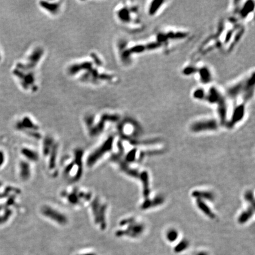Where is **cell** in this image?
<instances>
[{"instance_id":"19","label":"cell","mask_w":255,"mask_h":255,"mask_svg":"<svg viewBox=\"0 0 255 255\" xmlns=\"http://www.w3.org/2000/svg\"><path fill=\"white\" fill-rule=\"evenodd\" d=\"M168 1H151L147 7V14L150 17L156 16L166 5Z\"/></svg>"},{"instance_id":"30","label":"cell","mask_w":255,"mask_h":255,"mask_svg":"<svg viewBox=\"0 0 255 255\" xmlns=\"http://www.w3.org/2000/svg\"><path fill=\"white\" fill-rule=\"evenodd\" d=\"M4 154L2 152H0V166L2 165V164L4 162Z\"/></svg>"},{"instance_id":"20","label":"cell","mask_w":255,"mask_h":255,"mask_svg":"<svg viewBox=\"0 0 255 255\" xmlns=\"http://www.w3.org/2000/svg\"><path fill=\"white\" fill-rule=\"evenodd\" d=\"M164 202V198L162 196H157L152 199L149 198L145 199L141 205L142 210H148L162 204Z\"/></svg>"},{"instance_id":"11","label":"cell","mask_w":255,"mask_h":255,"mask_svg":"<svg viewBox=\"0 0 255 255\" xmlns=\"http://www.w3.org/2000/svg\"><path fill=\"white\" fill-rule=\"evenodd\" d=\"M119 227H126L124 229H119L116 232L117 237L128 236L132 238H137L141 235L144 230V226L142 223H137L134 217L125 218L121 220L119 224Z\"/></svg>"},{"instance_id":"32","label":"cell","mask_w":255,"mask_h":255,"mask_svg":"<svg viewBox=\"0 0 255 255\" xmlns=\"http://www.w3.org/2000/svg\"><path fill=\"white\" fill-rule=\"evenodd\" d=\"M196 255H208V254L205 251H200L198 253H197Z\"/></svg>"},{"instance_id":"23","label":"cell","mask_w":255,"mask_h":255,"mask_svg":"<svg viewBox=\"0 0 255 255\" xmlns=\"http://www.w3.org/2000/svg\"><path fill=\"white\" fill-rule=\"evenodd\" d=\"M141 182L142 183V193L144 197L146 198H149L150 194V189H149V175L147 171H143L140 174V177Z\"/></svg>"},{"instance_id":"3","label":"cell","mask_w":255,"mask_h":255,"mask_svg":"<svg viewBox=\"0 0 255 255\" xmlns=\"http://www.w3.org/2000/svg\"><path fill=\"white\" fill-rule=\"evenodd\" d=\"M85 155L81 148H75L62 162V174L72 184L80 181L83 176Z\"/></svg>"},{"instance_id":"25","label":"cell","mask_w":255,"mask_h":255,"mask_svg":"<svg viewBox=\"0 0 255 255\" xmlns=\"http://www.w3.org/2000/svg\"><path fill=\"white\" fill-rule=\"evenodd\" d=\"M206 90L203 88H197L195 89L193 93L192 96L194 99L199 101H203L205 98Z\"/></svg>"},{"instance_id":"31","label":"cell","mask_w":255,"mask_h":255,"mask_svg":"<svg viewBox=\"0 0 255 255\" xmlns=\"http://www.w3.org/2000/svg\"><path fill=\"white\" fill-rule=\"evenodd\" d=\"M77 255H96L95 253H91V252H89V253H82V254H77Z\"/></svg>"},{"instance_id":"5","label":"cell","mask_w":255,"mask_h":255,"mask_svg":"<svg viewBox=\"0 0 255 255\" xmlns=\"http://www.w3.org/2000/svg\"><path fill=\"white\" fill-rule=\"evenodd\" d=\"M114 16L120 24L130 30L142 28L138 6L132 2L123 1L118 4L114 10Z\"/></svg>"},{"instance_id":"9","label":"cell","mask_w":255,"mask_h":255,"mask_svg":"<svg viewBox=\"0 0 255 255\" xmlns=\"http://www.w3.org/2000/svg\"><path fill=\"white\" fill-rule=\"evenodd\" d=\"M39 213L42 218L58 226H66L69 222L65 212L53 204H42L39 208Z\"/></svg>"},{"instance_id":"6","label":"cell","mask_w":255,"mask_h":255,"mask_svg":"<svg viewBox=\"0 0 255 255\" xmlns=\"http://www.w3.org/2000/svg\"><path fill=\"white\" fill-rule=\"evenodd\" d=\"M95 195L89 189L72 184L59 194L62 202L74 208L89 206Z\"/></svg>"},{"instance_id":"21","label":"cell","mask_w":255,"mask_h":255,"mask_svg":"<svg viewBox=\"0 0 255 255\" xmlns=\"http://www.w3.org/2000/svg\"><path fill=\"white\" fill-rule=\"evenodd\" d=\"M196 205L198 208L205 216L211 219H214L216 218L215 214L204 201L200 199H196Z\"/></svg>"},{"instance_id":"29","label":"cell","mask_w":255,"mask_h":255,"mask_svg":"<svg viewBox=\"0 0 255 255\" xmlns=\"http://www.w3.org/2000/svg\"><path fill=\"white\" fill-rule=\"evenodd\" d=\"M244 200L250 203L251 206L254 207V198L253 193L251 190H248L244 194Z\"/></svg>"},{"instance_id":"24","label":"cell","mask_w":255,"mask_h":255,"mask_svg":"<svg viewBox=\"0 0 255 255\" xmlns=\"http://www.w3.org/2000/svg\"><path fill=\"white\" fill-rule=\"evenodd\" d=\"M254 212V207L249 206L247 209L243 211L239 215L237 221L239 224L243 225L247 223L253 216Z\"/></svg>"},{"instance_id":"1","label":"cell","mask_w":255,"mask_h":255,"mask_svg":"<svg viewBox=\"0 0 255 255\" xmlns=\"http://www.w3.org/2000/svg\"><path fill=\"white\" fill-rule=\"evenodd\" d=\"M67 74L80 83L100 86L117 81V76L105 68V61L96 52L70 62L66 69Z\"/></svg>"},{"instance_id":"4","label":"cell","mask_w":255,"mask_h":255,"mask_svg":"<svg viewBox=\"0 0 255 255\" xmlns=\"http://www.w3.org/2000/svg\"><path fill=\"white\" fill-rule=\"evenodd\" d=\"M40 157L43 159L48 173L51 176H57L59 172V155L60 143L57 138L52 135L43 136L40 141Z\"/></svg>"},{"instance_id":"2","label":"cell","mask_w":255,"mask_h":255,"mask_svg":"<svg viewBox=\"0 0 255 255\" xmlns=\"http://www.w3.org/2000/svg\"><path fill=\"white\" fill-rule=\"evenodd\" d=\"M120 120V116L118 113L105 110L84 115L83 123L89 136L96 138L105 132L109 124L118 123Z\"/></svg>"},{"instance_id":"12","label":"cell","mask_w":255,"mask_h":255,"mask_svg":"<svg viewBox=\"0 0 255 255\" xmlns=\"http://www.w3.org/2000/svg\"><path fill=\"white\" fill-rule=\"evenodd\" d=\"M219 122L214 118H204L194 121L190 125V130L194 133L216 131Z\"/></svg>"},{"instance_id":"18","label":"cell","mask_w":255,"mask_h":255,"mask_svg":"<svg viewBox=\"0 0 255 255\" xmlns=\"http://www.w3.org/2000/svg\"><path fill=\"white\" fill-rule=\"evenodd\" d=\"M21 154L24 157V159L32 163L37 162L40 157V152L34 148L30 147H24L21 149Z\"/></svg>"},{"instance_id":"33","label":"cell","mask_w":255,"mask_h":255,"mask_svg":"<svg viewBox=\"0 0 255 255\" xmlns=\"http://www.w3.org/2000/svg\"><path fill=\"white\" fill-rule=\"evenodd\" d=\"M2 59H3V56H2V54H1V52L0 50V63L2 61Z\"/></svg>"},{"instance_id":"27","label":"cell","mask_w":255,"mask_h":255,"mask_svg":"<svg viewBox=\"0 0 255 255\" xmlns=\"http://www.w3.org/2000/svg\"><path fill=\"white\" fill-rule=\"evenodd\" d=\"M137 149L134 148L131 149L126 155L123 162L127 164L134 162L137 158Z\"/></svg>"},{"instance_id":"8","label":"cell","mask_w":255,"mask_h":255,"mask_svg":"<svg viewBox=\"0 0 255 255\" xmlns=\"http://www.w3.org/2000/svg\"><path fill=\"white\" fill-rule=\"evenodd\" d=\"M89 206L94 225L99 230H105L108 225V203L103 198L95 195Z\"/></svg>"},{"instance_id":"22","label":"cell","mask_w":255,"mask_h":255,"mask_svg":"<svg viewBox=\"0 0 255 255\" xmlns=\"http://www.w3.org/2000/svg\"><path fill=\"white\" fill-rule=\"evenodd\" d=\"M192 196L196 199L202 200L203 201H213L215 198V195L208 191L204 190H194L192 192Z\"/></svg>"},{"instance_id":"17","label":"cell","mask_w":255,"mask_h":255,"mask_svg":"<svg viewBox=\"0 0 255 255\" xmlns=\"http://www.w3.org/2000/svg\"><path fill=\"white\" fill-rule=\"evenodd\" d=\"M18 166L19 175L21 179L23 181H28L30 180L33 173L32 163L25 159H23L18 164Z\"/></svg>"},{"instance_id":"15","label":"cell","mask_w":255,"mask_h":255,"mask_svg":"<svg viewBox=\"0 0 255 255\" xmlns=\"http://www.w3.org/2000/svg\"><path fill=\"white\" fill-rule=\"evenodd\" d=\"M63 3V1H40L38 7L49 16L56 17L62 13Z\"/></svg>"},{"instance_id":"26","label":"cell","mask_w":255,"mask_h":255,"mask_svg":"<svg viewBox=\"0 0 255 255\" xmlns=\"http://www.w3.org/2000/svg\"><path fill=\"white\" fill-rule=\"evenodd\" d=\"M189 246V242L186 239L181 240L174 248V251L176 253H179L186 250Z\"/></svg>"},{"instance_id":"28","label":"cell","mask_w":255,"mask_h":255,"mask_svg":"<svg viewBox=\"0 0 255 255\" xmlns=\"http://www.w3.org/2000/svg\"><path fill=\"white\" fill-rule=\"evenodd\" d=\"M166 239L169 242H175L178 237V233L175 229H171L168 231L166 234Z\"/></svg>"},{"instance_id":"14","label":"cell","mask_w":255,"mask_h":255,"mask_svg":"<svg viewBox=\"0 0 255 255\" xmlns=\"http://www.w3.org/2000/svg\"><path fill=\"white\" fill-rule=\"evenodd\" d=\"M240 4L234 8L235 17L240 20H249L250 16L253 14L254 9V2L253 1H246L242 3L240 2Z\"/></svg>"},{"instance_id":"7","label":"cell","mask_w":255,"mask_h":255,"mask_svg":"<svg viewBox=\"0 0 255 255\" xmlns=\"http://www.w3.org/2000/svg\"><path fill=\"white\" fill-rule=\"evenodd\" d=\"M116 135L109 134L103 138L88 154L85 156V166L89 168L95 167L113 150Z\"/></svg>"},{"instance_id":"13","label":"cell","mask_w":255,"mask_h":255,"mask_svg":"<svg viewBox=\"0 0 255 255\" xmlns=\"http://www.w3.org/2000/svg\"><path fill=\"white\" fill-rule=\"evenodd\" d=\"M246 104L245 102H237L233 105L230 118L225 125L227 128H233L243 119L246 115Z\"/></svg>"},{"instance_id":"10","label":"cell","mask_w":255,"mask_h":255,"mask_svg":"<svg viewBox=\"0 0 255 255\" xmlns=\"http://www.w3.org/2000/svg\"><path fill=\"white\" fill-rule=\"evenodd\" d=\"M16 127L18 131L34 140L41 141L44 136L38 122L30 115L22 116L17 121Z\"/></svg>"},{"instance_id":"16","label":"cell","mask_w":255,"mask_h":255,"mask_svg":"<svg viewBox=\"0 0 255 255\" xmlns=\"http://www.w3.org/2000/svg\"><path fill=\"white\" fill-rule=\"evenodd\" d=\"M195 75H197L198 80L204 84L210 83L212 81V73L210 69L206 65L198 64Z\"/></svg>"}]
</instances>
